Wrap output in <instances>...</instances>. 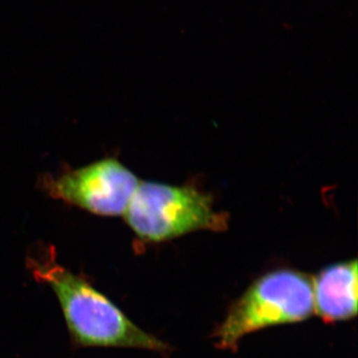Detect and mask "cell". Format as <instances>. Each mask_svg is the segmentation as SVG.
<instances>
[{"mask_svg":"<svg viewBox=\"0 0 358 358\" xmlns=\"http://www.w3.org/2000/svg\"><path fill=\"white\" fill-rule=\"evenodd\" d=\"M57 294L71 333L81 345L166 352L169 345L133 324L112 301L60 266L35 271Z\"/></svg>","mask_w":358,"mask_h":358,"instance_id":"1","label":"cell"},{"mask_svg":"<svg viewBox=\"0 0 358 358\" xmlns=\"http://www.w3.org/2000/svg\"><path fill=\"white\" fill-rule=\"evenodd\" d=\"M315 313L313 281L298 271L275 270L256 280L232 306L214 334L216 346L236 350L247 334L308 320Z\"/></svg>","mask_w":358,"mask_h":358,"instance_id":"2","label":"cell"},{"mask_svg":"<svg viewBox=\"0 0 358 358\" xmlns=\"http://www.w3.org/2000/svg\"><path fill=\"white\" fill-rule=\"evenodd\" d=\"M127 223L143 241L162 242L197 230H222L226 217L210 197L190 186L143 182L124 212Z\"/></svg>","mask_w":358,"mask_h":358,"instance_id":"3","label":"cell"},{"mask_svg":"<svg viewBox=\"0 0 358 358\" xmlns=\"http://www.w3.org/2000/svg\"><path fill=\"white\" fill-rule=\"evenodd\" d=\"M140 181L119 160L106 159L47 183L54 199L100 216L124 215Z\"/></svg>","mask_w":358,"mask_h":358,"instance_id":"4","label":"cell"},{"mask_svg":"<svg viewBox=\"0 0 358 358\" xmlns=\"http://www.w3.org/2000/svg\"><path fill=\"white\" fill-rule=\"evenodd\" d=\"M313 307L326 322H343L357 315V261L334 264L313 281Z\"/></svg>","mask_w":358,"mask_h":358,"instance_id":"5","label":"cell"}]
</instances>
